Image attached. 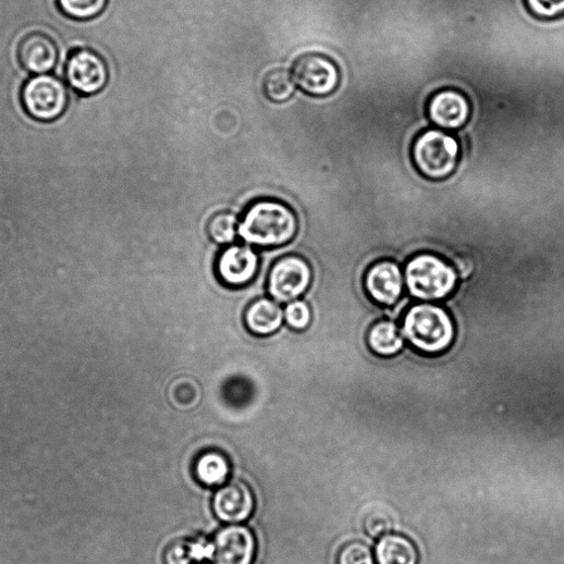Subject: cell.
Returning a JSON list of instances; mask_svg holds the SVG:
<instances>
[{
	"mask_svg": "<svg viewBox=\"0 0 564 564\" xmlns=\"http://www.w3.org/2000/svg\"><path fill=\"white\" fill-rule=\"evenodd\" d=\"M259 256L247 244H232L217 259V274L222 284L238 290L250 284L259 270Z\"/></svg>",
	"mask_w": 564,
	"mask_h": 564,
	"instance_id": "cell-9",
	"label": "cell"
},
{
	"mask_svg": "<svg viewBox=\"0 0 564 564\" xmlns=\"http://www.w3.org/2000/svg\"><path fill=\"white\" fill-rule=\"evenodd\" d=\"M471 103L457 89L439 90L430 99L428 114L437 126L444 130H457L464 126L471 117Z\"/></svg>",
	"mask_w": 564,
	"mask_h": 564,
	"instance_id": "cell-12",
	"label": "cell"
},
{
	"mask_svg": "<svg viewBox=\"0 0 564 564\" xmlns=\"http://www.w3.org/2000/svg\"><path fill=\"white\" fill-rule=\"evenodd\" d=\"M285 321L295 331H305L312 322L311 308L305 302H293L285 309Z\"/></svg>",
	"mask_w": 564,
	"mask_h": 564,
	"instance_id": "cell-23",
	"label": "cell"
},
{
	"mask_svg": "<svg viewBox=\"0 0 564 564\" xmlns=\"http://www.w3.org/2000/svg\"><path fill=\"white\" fill-rule=\"evenodd\" d=\"M312 268L299 255H289L278 259L268 275V293L278 304L298 301L310 289Z\"/></svg>",
	"mask_w": 564,
	"mask_h": 564,
	"instance_id": "cell-6",
	"label": "cell"
},
{
	"mask_svg": "<svg viewBox=\"0 0 564 564\" xmlns=\"http://www.w3.org/2000/svg\"><path fill=\"white\" fill-rule=\"evenodd\" d=\"M365 287L376 303L395 305L404 291V278L400 266L392 261L376 263L366 274Z\"/></svg>",
	"mask_w": 564,
	"mask_h": 564,
	"instance_id": "cell-13",
	"label": "cell"
},
{
	"mask_svg": "<svg viewBox=\"0 0 564 564\" xmlns=\"http://www.w3.org/2000/svg\"><path fill=\"white\" fill-rule=\"evenodd\" d=\"M364 529L371 538H382L393 529V519L383 511H373L365 518Z\"/></svg>",
	"mask_w": 564,
	"mask_h": 564,
	"instance_id": "cell-26",
	"label": "cell"
},
{
	"mask_svg": "<svg viewBox=\"0 0 564 564\" xmlns=\"http://www.w3.org/2000/svg\"><path fill=\"white\" fill-rule=\"evenodd\" d=\"M405 278L410 295L424 302L446 298L455 290L457 281L452 266L429 254L413 258L405 269Z\"/></svg>",
	"mask_w": 564,
	"mask_h": 564,
	"instance_id": "cell-3",
	"label": "cell"
},
{
	"mask_svg": "<svg viewBox=\"0 0 564 564\" xmlns=\"http://www.w3.org/2000/svg\"><path fill=\"white\" fill-rule=\"evenodd\" d=\"M530 13L544 21L564 15V0H526Z\"/></svg>",
	"mask_w": 564,
	"mask_h": 564,
	"instance_id": "cell-25",
	"label": "cell"
},
{
	"mask_svg": "<svg viewBox=\"0 0 564 564\" xmlns=\"http://www.w3.org/2000/svg\"><path fill=\"white\" fill-rule=\"evenodd\" d=\"M459 146L444 132L430 130L420 135L414 145V160L419 171L432 180L449 176L456 168Z\"/></svg>",
	"mask_w": 564,
	"mask_h": 564,
	"instance_id": "cell-5",
	"label": "cell"
},
{
	"mask_svg": "<svg viewBox=\"0 0 564 564\" xmlns=\"http://www.w3.org/2000/svg\"><path fill=\"white\" fill-rule=\"evenodd\" d=\"M367 342L376 355L383 357L397 355L405 344L399 327L391 321L375 324L368 333Z\"/></svg>",
	"mask_w": 564,
	"mask_h": 564,
	"instance_id": "cell-17",
	"label": "cell"
},
{
	"mask_svg": "<svg viewBox=\"0 0 564 564\" xmlns=\"http://www.w3.org/2000/svg\"><path fill=\"white\" fill-rule=\"evenodd\" d=\"M375 560L378 564H419V551L407 537L388 534L376 545Z\"/></svg>",
	"mask_w": 564,
	"mask_h": 564,
	"instance_id": "cell-16",
	"label": "cell"
},
{
	"mask_svg": "<svg viewBox=\"0 0 564 564\" xmlns=\"http://www.w3.org/2000/svg\"><path fill=\"white\" fill-rule=\"evenodd\" d=\"M216 515L224 523L241 524L254 511V498L249 487L242 481H233L222 487L213 499Z\"/></svg>",
	"mask_w": 564,
	"mask_h": 564,
	"instance_id": "cell-14",
	"label": "cell"
},
{
	"mask_svg": "<svg viewBox=\"0 0 564 564\" xmlns=\"http://www.w3.org/2000/svg\"><path fill=\"white\" fill-rule=\"evenodd\" d=\"M285 321V310L273 299L260 298L246 309L244 322L247 330L257 336L275 333Z\"/></svg>",
	"mask_w": 564,
	"mask_h": 564,
	"instance_id": "cell-15",
	"label": "cell"
},
{
	"mask_svg": "<svg viewBox=\"0 0 564 564\" xmlns=\"http://www.w3.org/2000/svg\"><path fill=\"white\" fill-rule=\"evenodd\" d=\"M338 564H376L369 547L360 541H353L343 547Z\"/></svg>",
	"mask_w": 564,
	"mask_h": 564,
	"instance_id": "cell-24",
	"label": "cell"
},
{
	"mask_svg": "<svg viewBox=\"0 0 564 564\" xmlns=\"http://www.w3.org/2000/svg\"><path fill=\"white\" fill-rule=\"evenodd\" d=\"M293 78L310 97L331 96L340 85V71L328 57L317 52L301 56L294 63Z\"/></svg>",
	"mask_w": 564,
	"mask_h": 564,
	"instance_id": "cell-8",
	"label": "cell"
},
{
	"mask_svg": "<svg viewBox=\"0 0 564 564\" xmlns=\"http://www.w3.org/2000/svg\"><path fill=\"white\" fill-rule=\"evenodd\" d=\"M108 4L109 0H58V7L66 17L82 22L99 17Z\"/></svg>",
	"mask_w": 564,
	"mask_h": 564,
	"instance_id": "cell-21",
	"label": "cell"
},
{
	"mask_svg": "<svg viewBox=\"0 0 564 564\" xmlns=\"http://www.w3.org/2000/svg\"><path fill=\"white\" fill-rule=\"evenodd\" d=\"M21 98L27 114L40 122L58 120L69 106L68 87L49 74L29 78L22 88Z\"/></svg>",
	"mask_w": 564,
	"mask_h": 564,
	"instance_id": "cell-4",
	"label": "cell"
},
{
	"mask_svg": "<svg viewBox=\"0 0 564 564\" xmlns=\"http://www.w3.org/2000/svg\"><path fill=\"white\" fill-rule=\"evenodd\" d=\"M263 91L268 100L274 103L289 101L295 93V82L289 71L277 69L266 74Z\"/></svg>",
	"mask_w": 564,
	"mask_h": 564,
	"instance_id": "cell-19",
	"label": "cell"
},
{
	"mask_svg": "<svg viewBox=\"0 0 564 564\" xmlns=\"http://www.w3.org/2000/svg\"><path fill=\"white\" fill-rule=\"evenodd\" d=\"M212 543L214 564H252L254 560L256 539L245 526L231 525L221 529Z\"/></svg>",
	"mask_w": 564,
	"mask_h": 564,
	"instance_id": "cell-10",
	"label": "cell"
},
{
	"mask_svg": "<svg viewBox=\"0 0 564 564\" xmlns=\"http://www.w3.org/2000/svg\"><path fill=\"white\" fill-rule=\"evenodd\" d=\"M170 403L180 410H192L201 401L199 384L191 378H180L172 382L168 392Z\"/></svg>",
	"mask_w": 564,
	"mask_h": 564,
	"instance_id": "cell-20",
	"label": "cell"
},
{
	"mask_svg": "<svg viewBox=\"0 0 564 564\" xmlns=\"http://www.w3.org/2000/svg\"><path fill=\"white\" fill-rule=\"evenodd\" d=\"M230 475V463L224 454L209 451L196 464L198 480L210 488L221 487Z\"/></svg>",
	"mask_w": 564,
	"mask_h": 564,
	"instance_id": "cell-18",
	"label": "cell"
},
{
	"mask_svg": "<svg viewBox=\"0 0 564 564\" xmlns=\"http://www.w3.org/2000/svg\"><path fill=\"white\" fill-rule=\"evenodd\" d=\"M403 334L419 352L439 355L454 342L453 320L441 307L421 304L414 306L406 315Z\"/></svg>",
	"mask_w": 564,
	"mask_h": 564,
	"instance_id": "cell-2",
	"label": "cell"
},
{
	"mask_svg": "<svg viewBox=\"0 0 564 564\" xmlns=\"http://www.w3.org/2000/svg\"><path fill=\"white\" fill-rule=\"evenodd\" d=\"M17 58L20 64L27 72L42 75L56 68L59 60V48L48 34L32 32L20 41Z\"/></svg>",
	"mask_w": 564,
	"mask_h": 564,
	"instance_id": "cell-11",
	"label": "cell"
},
{
	"mask_svg": "<svg viewBox=\"0 0 564 564\" xmlns=\"http://www.w3.org/2000/svg\"><path fill=\"white\" fill-rule=\"evenodd\" d=\"M165 564H195L197 563L193 540L177 541L170 545L164 554Z\"/></svg>",
	"mask_w": 564,
	"mask_h": 564,
	"instance_id": "cell-27",
	"label": "cell"
},
{
	"mask_svg": "<svg viewBox=\"0 0 564 564\" xmlns=\"http://www.w3.org/2000/svg\"><path fill=\"white\" fill-rule=\"evenodd\" d=\"M294 210L277 200H259L249 206L238 224V236L249 246L274 248L290 244L297 235Z\"/></svg>",
	"mask_w": 564,
	"mask_h": 564,
	"instance_id": "cell-1",
	"label": "cell"
},
{
	"mask_svg": "<svg viewBox=\"0 0 564 564\" xmlns=\"http://www.w3.org/2000/svg\"><path fill=\"white\" fill-rule=\"evenodd\" d=\"M238 219L234 213L220 212L209 221L208 234L214 243L230 246L238 235Z\"/></svg>",
	"mask_w": 564,
	"mask_h": 564,
	"instance_id": "cell-22",
	"label": "cell"
},
{
	"mask_svg": "<svg viewBox=\"0 0 564 564\" xmlns=\"http://www.w3.org/2000/svg\"><path fill=\"white\" fill-rule=\"evenodd\" d=\"M65 78L72 89L82 96H94L108 85L109 65L99 52L79 48L72 51L66 60Z\"/></svg>",
	"mask_w": 564,
	"mask_h": 564,
	"instance_id": "cell-7",
	"label": "cell"
}]
</instances>
